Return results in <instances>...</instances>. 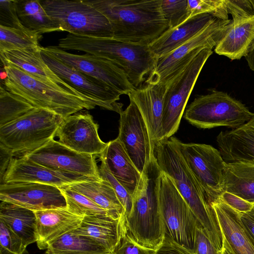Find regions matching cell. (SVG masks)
Listing matches in <instances>:
<instances>
[{"mask_svg":"<svg viewBox=\"0 0 254 254\" xmlns=\"http://www.w3.org/2000/svg\"><path fill=\"white\" fill-rule=\"evenodd\" d=\"M109 20L113 39L148 45L168 29L162 0H85Z\"/></svg>","mask_w":254,"mask_h":254,"instance_id":"6da1fadb","label":"cell"},{"mask_svg":"<svg viewBox=\"0 0 254 254\" xmlns=\"http://www.w3.org/2000/svg\"><path fill=\"white\" fill-rule=\"evenodd\" d=\"M7 76L3 87L11 93L31 104L63 117L96 106L106 109L102 103L79 91L39 79L9 63H2Z\"/></svg>","mask_w":254,"mask_h":254,"instance_id":"7a4b0ae2","label":"cell"},{"mask_svg":"<svg viewBox=\"0 0 254 254\" xmlns=\"http://www.w3.org/2000/svg\"><path fill=\"white\" fill-rule=\"evenodd\" d=\"M155 156L159 169L172 179L197 221L220 251L223 239L215 212L203 190L170 138L155 144Z\"/></svg>","mask_w":254,"mask_h":254,"instance_id":"3957f363","label":"cell"},{"mask_svg":"<svg viewBox=\"0 0 254 254\" xmlns=\"http://www.w3.org/2000/svg\"><path fill=\"white\" fill-rule=\"evenodd\" d=\"M58 47L63 50L83 51L113 62L123 70L135 88L145 82L158 61L148 45L125 42L113 38L68 33L59 40Z\"/></svg>","mask_w":254,"mask_h":254,"instance_id":"277c9868","label":"cell"},{"mask_svg":"<svg viewBox=\"0 0 254 254\" xmlns=\"http://www.w3.org/2000/svg\"><path fill=\"white\" fill-rule=\"evenodd\" d=\"M159 169L156 160L142 175L126 218L127 233L140 245L157 249L165 237L158 192Z\"/></svg>","mask_w":254,"mask_h":254,"instance_id":"5b68a950","label":"cell"},{"mask_svg":"<svg viewBox=\"0 0 254 254\" xmlns=\"http://www.w3.org/2000/svg\"><path fill=\"white\" fill-rule=\"evenodd\" d=\"M63 119L53 112L35 108L0 127V144L9 150L13 156H23L54 139Z\"/></svg>","mask_w":254,"mask_h":254,"instance_id":"8992f818","label":"cell"},{"mask_svg":"<svg viewBox=\"0 0 254 254\" xmlns=\"http://www.w3.org/2000/svg\"><path fill=\"white\" fill-rule=\"evenodd\" d=\"M254 116L241 101L225 92L213 91L195 98L185 111L184 118L198 128L226 127L235 129Z\"/></svg>","mask_w":254,"mask_h":254,"instance_id":"52a82bcc","label":"cell"},{"mask_svg":"<svg viewBox=\"0 0 254 254\" xmlns=\"http://www.w3.org/2000/svg\"><path fill=\"white\" fill-rule=\"evenodd\" d=\"M40 1L61 31L81 36L113 38V29L108 18L85 0Z\"/></svg>","mask_w":254,"mask_h":254,"instance_id":"ba28073f","label":"cell"},{"mask_svg":"<svg viewBox=\"0 0 254 254\" xmlns=\"http://www.w3.org/2000/svg\"><path fill=\"white\" fill-rule=\"evenodd\" d=\"M159 170L158 199L165 234L194 253L197 220L172 179Z\"/></svg>","mask_w":254,"mask_h":254,"instance_id":"9c48e42d","label":"cell"},{"mask_svg":"<svg viewBox=\"0 0 254 254\" xmlns=\"http://www.w3.org/2000/svg\"><path fill=\"white\" fill-rule=\"evenodd\" d=\"M212 48L202 50L175 76L168 81L164 98L162 119V140L178 130L190 96Z\"/></svg>","mask_w":254,"mask_h":254,"instance_id":"30bf717a","label":"cell"},{"mask_svg":"<svg viewBox=\"0 0 254 254\" xmlns=\"http://www.w3.org/2000/svg\"><path fill=\"white\" fill-rule=\"evenodd\" d=\"M232 20L216 18L190 40L158 59L155 68L144 82L152 84H166L202 50L216 47L225 34Z\"/></svg>","mask_w":254,"mask_h":254,"instance_id":"8fae6325","label":"cell"},{"mask_svg":"<svg viewBox=\"0 0 254 254\" xmlns=\"http://www.w3.org/2000/svg\"><path fill=\"white\" fill-rule=\"evenodd\" d=\"M170 138L203 190L210 204L217 199L223 192L225 166L219 150L208 144L185 143L175 137Z\"/></svg>","mask_w":254,"mask_h":254,"instance_id":"7c38bea8","label":"cell"},{"mask_svg":"<svg viewBox=\"0 0 254 254\" xmlns=\"http://www.w3.org/2000/svg\"><path fill=\"white\" fill-rule=\"evenodd\" d=\"M130 100V99H129ZM119 135L127 155L142 175L155 160V146L145 121L135 103H130L120 114Z\"/></svg>","mask_w":254,"mask_h":254,"instance_id":"4fadbf2b","label":"cell"},{"mask_svg":"<svg viewBox=\"0 0 254 254\" xmlns=\"http://www.w3.org/2000/svg\"><path fill=\"white\" fill-rule=\"evenodd\" d=\"M43 48L66 64L103 82L121 95H128L135 89L123 70L107 59L89 54L69 53L58 46Z\"/></svg>","mask_w":254,"mask_h":254,"instance_id":"5bb4252c","label":"cell"},{"mask_svg":"<svg viewBox=\"0 0 254 254\" xmlns=\"http://www.w3.org/2000/svg\"><path fill=\"white\" fill-rule=\"evenodd\" d=\"M23 156L55 170L101 179L94 155L75 151L54 139Z\"/></svg>","mask_w":254,"mask_h":254,"instance_id":"9a60e30c","label":"cell"},{"mask_svg":"<svg viewBox=\"0 0 254 254\" xmlns=\"http://www.w3.org/2000/svg\"><path fill=\"white\" fill-rule=\"evenodd\" d=\"M42 58L60 78L84 95L102 103L106 110L119 114L123 104L118 103L121 94L112 88L54 57L41 47Z\"/></svg>","mask_w":254,"mask_h":254,"instance_id":"2e32d148","label":"cell"},{"mask_svg":"<svg viewBox=\"0 0 254 254\" xmlns=\"http://www.w3.org/2000/svg\"><path fill=\"white\" fill-rule=\"evenodd\" d=\"M0 200L33 211L66 207V201L57 186L39 183L12 182L0 185Z\"/></svg>","mask_w":254,"mask_h":254,"instance_id":"e0dca14e","label":"cell"},{"mask_svg":"<svg viewBox=\"0 0 254 254\" xmlns=\"http://www.w3.org/2000/svg\"><path fill=\"white\" fill-rule=\"evenodd\" d=\"M99 126L88 113H75L63 119L55 136L65 146L81 153L99 156L108 142H103L98 134Z\"/></svg>","mask_w":254,"mask_h":254,"instance_id":"ac0fdd59","label":"cell"},{"mask_svg":"<svg viewBox=\"0 0 254 254\" xmlns=\"http://www.w3.org/2000/svg\"><path fill=\"white\" fill-rule=\"evenodd\" d=\"M91 180L99 179L55 170L35 162L25 156H21L13 157L11 159L0 185L24 182L59 187Z\"/></svg>","mask_w":254,"mask_h":254,"instance_id":"d6986e66","label":"cell"},{"mask_svg":"<svg viewBox=\"0 0 254 254\" xmlns=\"http://www.w3.org/2000/svg\"><path fill=\"white\" fill-rule=\"evenodd\" d=\"M166 89V84L144 82L128 95L140 111L155 147L157 142L162 140V119Z\"/></svg>","mask_w":254,"mask_h":254,"instance_id":"ffe728a7","label":"cell"},{"mask_svg":"<svg viewBox=\"0 0 254 254\" xmlns=\"http://www.w3.org/2000/svg\"><path fill=\"white\" fill-rule=\"evenodd\" d=\"M36 219L37 245L40 250H47L64 235L78 228L83 217L69 212L66 207L34 211Z\"/></svg>","mask_w":254,"mask_h":254,"instance_id":"44dd1931","label":"cell"},{"mask_svg":"<svg viewBox=\"0 0 254 254\" xmlns=\"http://www.w3.org/2000/svg\"><path fill=\"white\" fill-rule=\"evenodd\" d=\"M222 234L235 254H254V239L242 223L240 213L219 197L210 203Z\"/></svg>","mask_w":254,"mask_h":254,"instance_id":"7402d4cb","label":"cell"},{"mask_svg":"<svg viewBox=\"0 0 254 254\" xmlns=\"http://www.w3.org/2000/svg\"><path fill=\"white\" fill-rule=\"evenodd\" d=\"M216 141L225 163L254 162V116L238 128L221 131Z\"/></svg>","mask_w":254,"mask_h":254,"instance_id":"603a6c76","label":"cell"},{"mask_svg":"<svg viewBox=\"0 0 254 254\" xmlns=\"http://www.w3.org/2000/svg\"><path fill=\"white\" fill-rule=\"evenodd\" d=\"M96 241L111 253L127 233L126 217L115 218L108 215L85 216L80 226L72 231Z\"/></svg>","mask_w":254,"mask_h":254,"instance_id":"cb8c5ba5","label":"cell"},{"mask_svg":"<svg viewBox=\"0 0 254 254\" xmlns=\"http://www.w3.org/2000/svg\"><path fill=\"white\" fill-rule=\"evenodd\" d=\"M216 17L208 13L191 17L179 26L168 28L148 46L158 59L173 51L204 29Z\"/></svg>","mask_w":254,"mask_h":254,"instance_id":"d4e9b609","label":"cell"},{"mask_svg":"<svg viewBox=\"0 0 254 254\" xmlns=\"http://www.w3.org/2000/svg\"><path fill=\"white\" fill-rule=\"evenodd\" d=\"M0 54L2 63L11 64L37 78L73 91H78L50 68L42 58L40 45L24 49L4 50L0 51Z\"/></svg>","mask_w":254,"mask_h":254,"instance_id":"484cf974","label":"cell"},{"mask_svg":"<svg viewBox=\"0 0 254 254\" xmlns=\"http://www.w3.org/2000/svg\"><path fill=\"white\" fill-rule=\"evenodd\" d=\"M254 47V15L232 20L215 52L232 60L246 57Z\"/></svg>","mask_w":254,"mask_h":254,"instance_id":"4316f807","label":"cell"},{"mask_svg":"<svg viewBox=\"0 0 254 254\" xmlns=\"http://www.w3.org/2000/svg\"><path fill=\"white\" fill-rule=\"evenodd\" d=\"M99 157L105 162L111 174L133 197L142 175L118 137L108 142L106 148Z\"/></svg>","mask_w":254,"mask_h":254,"instance_id":"83f0119b","label":"cell"},{"mask_svg":"<svg viewBox=\"0 0 254 254\" xmlns=\"http://www.w3.org/2000/svg\"><path fill=\"white\" fill-rule=\"evenodd\" d=\"M84 195L115 218L126 217L125 210L110 184L105 180H91L66 186ZM127 218V217H126Z\"/></svg>","mask_w":254,"mask_h":254,"instance_id":"f1b7e54d","label":"cell"},{"mask_svg":"<svg viewBox=\"0 0 254 254\" xmlns=\"http://www.w3.org/2000/svg\"><path fill=\"white\" fill-rule=\"evenodd\" d=\"M0 221L20 237L27 247L37 242L34 211L13 203L1 201Z\"/></svg>","mask_w":254,"mask_h":254,"instance_id":"f546056e","label":"cell"},{"mask_svg":"<svg viewBox=\"0 0 254 254\" xmlns=\"http://www.w3.org/2000/svg\"><path fill=\"white\" fill-rule=\"evenodd\" d=\"M223 191L254 203V162L225 163Z\"/></svg>","mask_w":254,"mask_h":254,"instance_id":"4dcf8cb0","label":"cell"},{"mask_svg":"<svg viewBox=\"0 0 254 254\" xmlns=\"http://www.w3.org/2000/svg\"><path fill=\"white\" fill-rule=\"evenodd\" d=\"M16 9L22 25L41 34L60 31L59 25L47 13L40 0H16Z\"/></svg>","mask_w":254,"mask_h":254,"instance_id":"1f68e13d","label":"cell"},{"mask_svg":"<svg viewBox=\"0 0 254 254\" xmlns=\"http://www.w3.org/2000/svg\"><path fill=\"white\" fill-rule=\"evenodd\" d=\"M45 254H111L105 247L94 240L68 232L52 243Z\"/></svg>","mask_w":254,"mask_h":254,"instance_id":"d6a6232c","label":"cell"},{"mask_svg":"<svg viewBox=\"0 0 254 254\" xmlns=\"http://www.w3.org/2000/svg\"><path fill=\"white\" fill-rule=\"evenodd\" d=\"M41 38L42 34L28 29L0 25V51L35 47Z\"/></svg>","mask_w":254,"mask_h":254,"instance_id":"836d02e7","label":"cell"},{"mask_svg":"<svg viewBox=\"0 0 254 254\" xmlns=\"http://www.w3.org/2000/svg\"><path fill=\"white\" fill-rule=\"evenodd\" d=\"M35 107L31 104L0 87V127L25 115Z\"/></svg>","mask_w":254,"mask_h":254,"instance_id":"e575fe53","label":"cell"},{"mask_svg":"<svg viewBox=\"0 0 254 254\" xmlns=\"http://www.w3.org/2000/svg\"><path fill=\"white\" fill-rule=\"evenodd\" d=\"M59 188L65 197L67 209L73 214L83 217L92 215L110 216L105 210L81 193L66 186Z\"/></svg>","mask_w":254,"mask_h":254,"instance_id":"d590c367","label":"cell"},{"mask_svg":"<svg viewBox=\"0 0 254 254\" xmlns=\"http://www.w3.org/2000/svg\"><path fill=\"white\" fill-rule=\"evenodd\" d=\"M188 9L189 18L208 13L218 19H229L225 0H188Z\"/></svg>","mask_w":254,"mask_h":254,"instance_id":"8d00e7d4","label":"cell"},{"mask_svg":"<svg viewBox=\"0 0 254 254\" xmlns=\"http://www.w3.org/2000/svg\"><path fill=\"white\" fill-rule=\"evenodd\" d=\"M161 8L168 28H175L189 18L188 0H162Z\"/></svg>","mask_w":254,"mask_h":254,"instance_id":"74e56055","label":"cell"},{"mask_svg":"<svg viewBox=\"0 0 254 254\" xmlns=\"http://www.w3.org/2000/svg\"><path fill=\"white\" fill-rule=\"evenodd\" d=\"M26 247L20 237L0 221V254H24Z\"/></svg>","mask_w":254,"mask_h":254,"instance_id":"f35d334b","label":"cell"},{"mask_svg":"<svg viewBox=\"0 0 254 254\" xmlns=\"http://www.w3.org/2000/svg\"><path fill=\"white\" fill-rule=\"evenodd\" d=\"M100 160L101 164L99 167V171L100 177L108 181L113 187L125 210L127 217L131 208L132 196L111 174L105 162L101 159H100Z\"/></svg>","mask_w":254,"mask_h":254,"instance_id":"ab89813d","label":"cell"},{"mask_svg":"<svg viewBox=\"0 0 254 254\" xmlns=\"http://www.w3.org/2000/svg\"><path fill=\"white\" fill-rule=\"evenodd\" d=\"M16 0H0V25L19 28L28 29L21 23L17 13Z\"/></svg>","mask_w":254,"mask_h":254,"instance_id":"60d3db41","label":"cell"},{"mask_svg":"<svg viewBox=\"0 0 254 254\" xmlns=\"http://www.w3.org/2000/svg\"><path fill=\"white\" fill-rule=\"evenodd\" d=\"M156 250L140 245L127 233L111 254H156Z\"/></svg>","mask_w":254,"mask_h":254,"instance_id":"b9f144b4","label":"cell"},{"mask_svg":"<svg viewBox=\"0 0 254 254\" xmlns=\"http://www.w3.org/2000/svg\"><path fill=\"white\" fill-rule=\"evenodd\" d=\"M193 251L194 254H220V253L198 221L195 230Z\"/></svg>","mask_w":254,"mask_h":254,"instance_id":"7bdbcfd3","label":"cell"},{"mask_svg":"<svg viewBox=\"0 0 254 254\" xmlns=\"http://www.w3.org/2000/svg\"><path fill=\"white\" fill-rule=\"evenodd\" d=\"M225 2L233 20L254 15V0H225Z\"/></svg>","mask_w":254,"mask_h":254,"instance_id":"ee69618b","label":"cell"},{"mask_svg":"<svg viewBox=\"0 0 254 254\" xmlns=\"http://www.w3.org/2000/svg\"><path fill=\"white\" fill-rule=\"evenodd\" d=\"M219 198L224 203L240 213L250 212L254 207V203L226 191H223Z\"/></svg>","mask_w":254,"mask_h":254,"instance_id":"f6af8a7d","label":"cell"},{"mask_svg":"<svg viewBox=\"0 0 254 254\" xmlns=\"http://www.w3.org/2000/svg\"><path fill=\"white\" fill-rule=\"evenodd\" d=\"M156 254H194L192 251L187 249L177 243L167 235L156 250Z\"/></svg>","mask_w":254,"mask_h":254,"instance_id":"bcb514c9","label":"cell"},{"mask_svg":"<svg viewBox=\"0 0 254 254\" xmlns=\"http://www.w3.org/2000/svg\"><path fill=\"white\" fill-rule=\"evenodd\" d=\"M13 157L9 150L0 144V184H1L9 163Z\"/></svg>","mask_w":254,"mask_h":254,"instance_id":"7dc6e473","label":"cell"},{"mask_svg":"<svg viewBox=\"0 0 254 254\" xmlns=\"http://www.w3.org/2000/svg\"><path fill=\"white\" fill-rule=\"evenodd\" d=\"M240 215L245 228L254 239V207L250 212L245 213H240Z\"/></svg>","mask_w":254,"mask_h":254,"instance_id":"c3c4849f","label":"cell"},{"mask_svg":"<svg viewBox=\"0 0 254 254\" xmlns=\"http://www.w3.org/2000/svg\"><path fill=\"white\" fill-rule=\"evenodd\" d=\"M223 237V247L220 251V254H235L232 249H231L228 242L227 241L224 235L222 234Z\"/></svg>","mask_w":254,"mask_h":254,"instance_id":"681fc988","label":"cell"},{"mask_svg":"<svg viewBox=\"0 0 254 254\" xmlns=\"http://www.w3.org/2000/svg\"><path fill=\"white\" fill-rule=\"evenodd\" d=\"M250 68L254 71V47L253 50L245 57Z\"/></svg>","mask_w":254,"mask_h":254,"instance_id":"f907efd6","label":"cell"}]
</instances>
